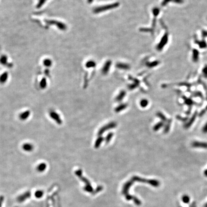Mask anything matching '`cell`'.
Returning <instances> with one entry per match:
<instances>
[{
    "label": "cell",
    "mask_w": 207,
    "mask_h": 207,
    "mask_svg": "<svg viewBox=\"0 0 207 207\" xmlns=\"http://www.w3.org/2000/svg\"><path fill=\"white\" fill-rule=\"evenodd\" d=\"M50 117L56 122L57 124L60 125L62 123V120H61L59 115L55 111H51L50 113Z\"/></svg>",
    "instance_id": "cell-8"
},
{
    "label": "cell",
    "mask_w": 207,
    "mask_h": 207,
    "mask_svg": "<svg viewBox=\"0 0 207 207\" xmlns=\"http://www.w3.org/2000/svg\"><path fill=\"white\" fill-rule=\"evenodd\" d=\"M47 168V165L44 163L39 164L37 167V170L39 172L44 171Z\"/></svg>",
    "instance_id": "cell-14"
},
{
    "label": "cell",
    "mask_w": 207,
    "mask_h": 207,
    "mask_svg": "<svg viewBox=\"0 0 207 207\" xmlns=\"http://www.w3.org/2000/svg\"><path fill=\"white\" fill-rule=\"evenodd\" d=\"M204 207H207V202L205 204V206H204Z\"/></svg>",
    "instance_id": "cell-27"
},
{
    "label": "cell",
    "mask_w": 207,
    "mask_h": 207,
    "mask_svg": "<svg viewBox=\"0 0 207 207\" xmlns=\"http://www.w3.org/2000/svg\"><path fill=\"white\" fill-rule=\"evenodd\" d=\"M142 62V64L148 68H151L157 66L160 62L156 59H152L151 58L146 57L144 58Z\"/></svg>",
    "instance_id": "cell-3"
},
{
    "label": "cell",
    "mask_w": 207,
    "mask_h": 207,
    "mask_svg": "<svg viewBox=\"0 0 207 207\" xmlns=\"http://www.w3.org/2000/svg\"><path fill=\"white\" fill-rule=\"evenodd\" d=\"M30 197V193L29 192H26L22 194L17 198V200L20 202H22L25 201L26 199H28Z\"/></svg>",
    "instance_id": "cell-10"
},
{
    "label": "cell",
    "mask_w": 207,
    "mask_h": 207,
    "mask_svg": "<svg viewBox=\"0 0 207 207\" xmlns=\"http://www.w3.org/2000/svg\"><path fill=\"white\" fill-rule=\"evenodd\" d=\"M7 61V58L5 56H3L1 57L0 59V62L3 65L6 64Z\"/></svg>",
    "instance_id": "cell-19"
},
{
    "label": "cell",
    "mask_w": 207,
    "mask_h": 207,
    "mask_svg": "<svg viewBox=\"0 0 207 207\" xmlns=\"http://www.w3.org/2000/svg\"><path fill=\"white\" fill-rule=\"evenodd\" d=\"M112 65V61L110 60H107L104 64L102 68V73L103 75H107L109 71L110 70V68L111 66Z\"/></svg>",
    "instance_id": "cell-5"
},
{
    "label": "cell",
    "mask_w": 207,
    "mask_h": 207,
    "mask_svg": "<svg viewBox=\"0 0 207 207\" xmlns=\"http://www.w3.org/2000/svg\"><path fill=\"white\" fill-rule=\"evenodd\" d=\"M76 175H77L78 176V177H79L82 180V181H83L85 184H86V186L84 187V190L85 191L88 192H92V191H93V188L91 187L90 184L89 183V181L86 180L85 178L83 177V176L82 175V172L80 170L77 171L76 172Z\"/></svg>",
    "instance_id": "cell-4"
},
{
    "label": "cell",
    "mask_w": 207,
    "mask_h": 207,
    "mask_svg": "<svg viewBox=\"0 0 207 207\" xmlns=\"http://www.w3.org/2000/svg\"><path fill=\"white\" fill-rule=\"evenodd\" d=\"M195 115H194V116H193V118H191V120H190V121H189V122L188 123V124L186 125V127H187V128H188V127H189V126L193 123V121H194V120H195Z\"/></svg>",
    "instance_id": "cell-21"
},
{
    "label": "cell",
    "mask_w": 207,
    "mask_h": 207,
    "mask_svg": "<svg viewBox=\"0 0 207 207\" xmlns=\"http://www.w3.org/2000/svg\"><path fill=\"white\" fill-rule=\"evenodd\" d=\"M116 66L117 69L120 70H127L130 69V65L127 63L124 62H118L116 63Z\"/></svg>",
    "instance_id": "cell-6"
},
{
    "label": "cell",
    "mask_w": 207,
    "mask_h": 207,
    "mask_svg": "<svg viewBox=\"0 0 207 207\" xmlns=\"http://www.w3.org/2000/svg\"><path fill=\"white\" fill-rule=\"evenodd\" d=\"M44 65L46 67H50L52 64V61L50 59H46L44 60L43 62Z\"/></svg>",
    "instance_id": "cell-17"
},
{
    "label": "cell",
    "mask_w": 207,
    "mask_h": 207,
    "mask_svg": "<svg viewBox=\"0 0 207 207\" xmlns=\"http://www.w3.org/2000/svg\"><path fill=\"white\" fill-rule=\"evenodd\" d=\"M192 147L195 148H207V143L201 142L199 141H194L192 144Z\"/></svg>",
    "instance_id": "cell-9"
},
{
    "label": "cell",
    "mask_w": 207,
    "mask_h": 207,
    "mask_svg": "<svg viewBox=\"0 0 207 207\" xmlns=\"http://www.w3.org/2000/svg\"><path fill=\"white\" fill-rule=\"evenodd\" d=\"M40 86L42 89H44L47 86V80L45 78H43L40 83Z\"/></svg>",
    "instance_id": "cell-16"
},
{
    "label": "cell",
    "mask_w": 207,
    "mask_h": 207,
    "mask_svg": "<svg viewBox=\"0 0 207 207\" xmlns=\"http://www.w3.org/2000/svg\"><path fill=\"white\" fill-rule=\"evenodd\" d=\"M47 0H40V1H39V2L38 3V5H37V7L38 8H40V7H41L44 3L45 2L47 1Z\"/></svg>",
    "instance_id": "cell-20"
},
{
    "label": "cell",
    "mask_w": 207,
    "mask_h": 207,
    "mask_svg": "<svg viewBox=\"0 0 207 207\" xmlns=\"http://www.w3.org/2000/svg\"><path fill=\"white\" fill-rule=\"evenodd\" d=\"M182 200L184 203L188 204L190 202V197L188 196V195H185L182 197Z\"/></svg>",
    "instance_id": "cell-15"
},
{
    "label": "cell",
    "mask_w": 207,
    "mask_h": 207,
    "mask_svg": "<svg viewBox=\"0 0 207 207\" xmlns=\"http://www.w3.org/2000/svg\"><path fill=\"white\" fill-rule=\"evenodd\" d=\"M94 0H87V2L89 4H91L92 2H93L94 1Z\"/></svg>",
    "instance_id": "cell-25"
},
{
    "label": "cell",
    "mask_w": 207,
    "mask_h": 207,
    "mask_svg": "<svg viewBox=\"0 0 207 207\" xmlns=\"http://www.w3.org/2000/svg\"></svg>",
    "instance_id": "cell-28"
},
{
    "label": "cell",
    "mask_w": 207,
    "mask_h": 207,
    "mask_svg": "<svg viewBox=\"0 0 207 207\" xmlns=\"http://www.w3.org/2000/svg\"><path fill=\"white\" fill-rule=\"evenodd\" d=\"M168 41V34L166 32L160 38L158 43H156L155 45V49L157 51L161 52L163 50L165 46L167 44Z\"/></svg>",
    "instance_id": "cell-2"
},
{
    "label": "cell",
    "mask_w": 207,
    "mask_h": 207,
    "mask_svg": "<svg viewBox=\"0 0 207 207\" xmlns=\"http://www.w3.org/2000/svg\"><path fill=\"white\" fill-rule=\"evenodd\" d=\"M30 114V112L29 111H25V112H23L20 115V116H19L21 120H25L29 116Z\"/></svg>",
    "instance_id": "cell-12"
},
{
    "label": "cell",
    "mask_w": 207,
    "mask_h": 207,
    "mask_svg": "<svg viewBox=\"0 0 207 207\" xmlns=\"http://www.w3.org/2000/svg\"><path fill=\"white\" fill-rule=\"evenodd\" d=\"M202 132H204V133H207V122L206 123V124L204 125V126L203 127V129H202Z\"/></svg>",
    "instance_id": "cell-22"
},
{
    "label": "cell",
    "mask_w": 207,
    "mask_h": 207,
    "mask_svg": "<svg viewBox=\"0 0 207 207\" xmlns=\"http://www.w3.org/2000/svg\"><path fill=\"white\" fill-rule=\"evenodd\" d=\"M8 78V74L6 72L4 73L0 76V83H5Z\"/></svg>",
    "instance_id": "cell-13"
},
{
    "label": "cell",
    "mask_w": 207,
    "mask_h": 207,
    "mask_svg": "<svg viewBox=\"0 0 207 207\" xmlns=\"http://www.w3.org/2000/svg\"><path fill=\"white\" fill-rule=\"evenodd\" d=\"M22 148L24 151H28V152L33 151L34 149L33 145L30 143H28L24 144L23 145Z\"/></svg>",
    "instance_id": "cell-11"
},
{
    "label": "cell",
    "mask_w": 207,
    "mask_h": 207,
    "mask_svg": "<svg viewBox=\"0 0 207 207\" xmlns=\"http://www.w3.org/2000/svg\"><path fill=\"white\" fill-rule=\"evenodd\" d=\"M3 201V198L2 197H1L0 198V207H1L2 205V203Z\"/></svg>",
    "instance_id": "cell-24"
},
{
    "label": "cell",
    "mask_w": 207,
    "mask_h": 207,
    "mask_svg": "<svg viewBox=\"0 0 207 207\" xmlns=\"http://www.w3.org/2000/svg\"><path fill=\"white\" fill-rule=\"evenodd\" d=\"M48 22L50 24H51V25L53 24V25H56L57 26L60 30H65L66 29V28H67L66 25L62 23L56 21H54V20H50L48 21Z\"/></svg>",
    "instance_id": "cell-7"
},
{
    "label": "cell",
    "mask_w": 207,
    "mask_h": 207,
    "mask_svg": "<svg viewBox=\"0 0 207 207\" xmlns=\"http://www.w3.org/2000/svg\"><path fill=\"white\" fill-rule=\"evenodd\" d=\"M120 4L118 2H115L111 3L98 5L94 7L93 10V12L94 14H101L116 8Z\"/></svg>",
    "instance_id": "cell-1"
},
{
    "label": "cell",
    "mask_w": 207,
    "mask_h": 207,
    "mask_svg": "<svg viewBox=\"0 0 207 207\" xmlns=\"http://www.w3.org/2000/svg\"><path fill=\"white\" fill-rule=\"evenodd\" d=\"M185 102H186V104H188L189 105H192V104L193 101H191L190 99H188V100L187 99V100H186Z\"/></svg>",
    "instance_id": "cell-23"
},
{
    "label": "cell",
    "mask_w": 207,
    "mask_h": 207,
    "mask_svg": "<svg viewBox=\"0 0 207 207\" xmlns=\"http://www.w3.org/2000/svg\"><path fill=\"white\" fill-rule=\"evenodd\" d=\"M43 195V191L42 190H38L35 193V196L37 198H40Z\"/></svg>",
    "instance_id": "cell-18"
},
{
    "label": "cell",
    "mask_w": 207,
    "mask_h": 207,
    "mask_svg": "<svg viewBox=\"0 0 207 207\" xmlns=\"http://www.w3.org/2000/svg\"><path fill=\"white\" fill-rule=\"evenodd\" d=\"M204 175H205L206 177H207V169L205 170L204 171Z\"/></svg>",
    "instance_id": "cell-26"
}]
</instances>
